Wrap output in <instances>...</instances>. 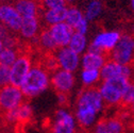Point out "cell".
Listing matches in <instances>:
<instances>
[{
  "label": "cell",
  "mask_w": 134,
  "mask_h": 133,
  "mask_svg": "<svg viewBox=\"0 0 134 133\" xmlns=\"http://www.w3.org/2000/svg\"><path fill=\"white\" fill-rule=\"evenodd\" d=\"M37 41H38V45H40L41 49H43L45 52H53L54 50L59 49V47H58L54 38L52 37L49 29H42L41 30Z\"/></svg>",
  "instance_id": "d6986e66"
},
{
  "label": "cell",
  "mask_w": 134,
  "mask_h": 133,
  "mask_svg": "<svg viewBox=\"0 0 134 133\" xmlns=\"http://www.w3.org/2000/svg\"><path fill=\"white\" fill-rule=\"evenodd\" d=\"M3 47H4V45H3V41L0 38V51H1L2 49H3Z\"/></svg>",
  "instance_id": "1f68e13d"
},
{
  "label": "cell",
  "mask_w": 134,
  "mask_h": 133,
  "mask_svg": "<svg viewBox=\"0 0 134 133\" xmlns=\"http://www.w3.org/2000/svg\"><path fill=\"white\" fill-rule=\"evenodd\" d=\"M58 94V98H59V103L61 107H65L67 106V102H68V94L66 93H57Z\"/></svg>",
  "instance_id": "f546056e"
},
{
  "label": "cell",
  "mask_w": 134,
  "mask_h": 133,
  "mask_svg": "<svg viewBox=\"0 0 134 133\" xmlns=\"http://www.w3.org/2000/svg\"><path fill=\"white\" fill-rule=\"evenodd\" d=\"M130 113H131V116H132V120H131V124H130V127H134V103L132 104L131 109H130Z\"/></svg>",
  "instance_id": "4dcf8cb0"
},
{
  "label": "cell",
  "mask_w": 134,
  "mask_h": 133,
  "mask_svg": "<svg viewBox=\"0 0 134 133\" xmlns=\"http://www.w3.org/2000/svg\"><path fill=\"white\" fill-rule=\"evenodd\" d=\"M132 74L133 71L130 65H124L113 60L107 61V63L103 65V67L100 69V76H101L102 81L115 77H127L131 79Z\"/></svg>",
  "instance_id": "30bf717a"
},
{
  "label": "cell",
  "mask_w": 134,
  "mask_h": 133,
  "mask_svg": "<svg viewBox=\"0 0 134 133\" xmlns=\"http://www.w3.org/2000/svg\"><path fill=\"white\" fill-rule=\"evenodd\" d=\"M126 121L117 114L114 117L99 119L92 133H126Z\"/></svg>",
  "instance_id": "9c48e42d"
},
{
  "label": "cell",
  "mask_w": 134,
  "mask_h": 133,
  "mask_svg": "<svg viewBox=\"0 0 134 133\" xmlns=\"http://www.w3.org/2000/svg\"><path fill=\"white\" fill-rule=\"evenodd\" d=\"M86 31H87V19L84 18L78 25V27L75 29V32H79V33H82V34H85Z\"/></svg>",
  "instance_id": "f1b7e54d"
},
{
  "label": "cell",
  "mask_w": 134,
  "mask_h": 133,
  "mask_svg": "<svg viewBox=\"0 0 134 133\" xmlns=\"http://www.w3.org/2000/svg\"><path fill=\"white\" fill-rule=\"evenodd\" d=\"M51 133H76V120L67 111L61 109L55 114Z\"/></svg>",
  "instance_id": "8fae6325"
},
{
  "label": "cell",
  "mask_w": 134,
  "mask_h": 133,
  "mask_svg": "<svg viewBox=\"0 0 134 133\" xmlns=\"http://www.w3.org/2000/svg\"><path fill=\"white\" fill-rule=\"evenodd\" d=\"M134 103V81H131L128 85L127 90L122 94L121 101L119 103V108L121 110H129L131 109L132 104Z\"/></svg>",
  "instance_id": "44dd1931"
},
{
  "label": "cell",
  "mask_w": 134,
  "mask_h": 133,
  "mask_svg": "<svg viewBox=\"0 0 134 133\" xmlns=\"http://www.w3.org/2000/svg\"><path fill=\"white\" fill-rule=\"evenodd\" d=\"M48 85L49 73L38 63L30 69L20 88L27 98H31L44 92Z\"/></svg>",
  "instance_id": "3957f363"
},
{
  "label": "cell",
  "mask_w": 134,
  "mask_h": 133,
  "mask_svg": "<svg viewBox=\"0 0 134 133\" xmlns=\"http://www.w3.org/2000/svg\"><path fill=\"white\" fill-rule=\"evenodd\" d=\"M101 79L100 70L98 69H83L82 73V81L84 86H94L96 82Z\"/></svg>",
  "instance_id": "603a6c76"
},
{
  "label": "cell",
  "mask_w": 134,
  "mask_h": 133,
  "mask_svg": "<svg viewBox=\"0 0 134 133\" xmlns=\"http://www.w3.org/2000/svg\"><path fill=\"white\" fill-rule=\"evenodd\" d=\"M130 82L131 79L127 77H115L102 81V83L99 86V91L101 93L104 106H119L122 94L127 90Z\"/></svg>",
  "instance_id": "7a4b0ae2"
},
{
  "label": "cell",
  "mask_w": 134,
  "mask_h": 133,
  "mask_svg": "<svg viewBox=\"0 0 134 133\" xmlns=\"http://www.w3.org/2000/svg\"><path fill=\"white\" fill-rule=\"evenodd\" d=\"M85 46H86L85 35L82 34V33H79V32H75L71 40H70L68 47L71 49V50H74L76 53L79 54L85 49Z\"/></svg>",
  "instance_id": "7402d4cb"
},
{
  "label": "cell",
  "mask_w": 134,
  "mask_h": 133,
  "mask_svg": "<svg viewBox=\"0 0 134 133\" xmlns=\"http://www.w3.org/2000/svg\"><path fill=\"white\" fill-rule=\"evenodd\" d=\"M67 12H68V8H66V7L48 9V10H46V12L44 14V18H45L46 23L50 26L57 25L60 23H64L66 20Z\"/></svg>",
  "instance_id": "e0dca14e"
},
{
  "label": "cell",
  "mask_w": 134,
  "mask_h": 133,
  "mask_svg": "<svg viewBox=\"0 0 134 133\" xmlns=\"http://www.w3.org/2000/svg\"><path fill=\"white\" fill-rule=\"evenodd\" d=\"M120 37L121 34L117 31L102 32L95 37V40L88 48V51L110 56L111 51L115 48L117 43L119 42Z\"/></svg>",
  "instance_id": "52a82bcc"
},
{
  "label": "cell",
  "mask_w": 134,
  "mask_h": 133,
  "mask_svg": "<svg viewBox=\"0 0 134 133\" xmlns=\"http://www.w3.org/2000/svg\"><path fill=\"white\" fill-rule=\"evenodd\" d=\"M51 83L57 91V93H66L68 94L75 84V78L71 71L59 69L52 76Z\"/></svg>",
  "instance_id": "4fadbf2b"
},
{
  "label": "cell",
  "mask_w": 134,
  "mask_h": 133,
  "mask_svg": "<svg viewBox=\"0 0 134 133\" xmlns=\"http://www.w3.org/2000/svg\"><path fill=\"white\" fill-rule=\"evenodd\" d=\"M40 7L48 9H55L61 7H66V0H38Z\"/></svg>",
  "instance_id": "83f0119b"
},
{
  "label": "cell",
  "mask_w": 134,
  "mask_h": 133,
  "mask_svg": "<svg viewBox=\"0 0 134 133\" xmlns=\"http://www.w3.org/2000/svg\"><path fill=\"white\" fill-rule=\"evenodd\" d=\"M0 1H4V0H0Z\"/></svg>",
  "instance_id": "d590c367"
},
{
  "label": "cell",
  "mask_w": 134,
  "mask_h": 133,
  "mask_svg": "<svg viewBox=\"0 0 134 133\" xmlns=\"http://www.w3.org/2000/svg\"><path fill=\"white\" fill-rule=\"evenodd\" d=\"M131 5H132V9L134 11V0H131Z\"/></svg>",
  "instance_id": "d6a6232c"
},
{
  "label": "cell",
  "mask_w": 134,
  "mask_h": 133,
  "mask_svg": "<svg viewBox=\"0 0 134 133\" xmlns=\"http://www.w3.org/2000/svg\"><path fill=\"white\" fill-rule=\"evenodd\" d=\"M85 133H86V132H85Z\"/></svg>",
  "instance_id": "8d00e7d4"
},
{
  "label": "cell",
  "mask_w": 134,
  "mask_h": 133,
  "mask_svg": "<svg viewBox=\"0 0 134 133\" xmlns=\"http://www.w3.org/2000/svg\"><path fill=\"white\" fill-rule=\"evenodd\" d=\"M30 51L21 50L15 63L11 67V84L16 87H21L23 83L31 69Z\"/></svg>",
  "instance_id": "8992f818"
},
{
  "label": "cell",
  "mask_w": 134,
  "mask_h": 133,
  "mask_svg": "<svg viewBox=\"0 0 134 133\" xmlns=\"http://www.w3.org/2000/svg\"><path fill=\"white\" fill-rule=\"evenodd\" d=\"M49 30L59 48L68 46L75 33V29L65 21L57 25H52L49 28Z\"/></svg>",
  "instance_id": "7c38bea8"
},
{
  "label": "cell",
  "mask_w": 134,
  "mask_h": 133,
  "mask_svg": "<svg viewBox=\"0 0 134 133\" xmlns=\"http://www.w3.org/2000/svg\"><path fill=\"white\" fill-rule=\"evenodd\" d=\"M38 28L40 23L37 17H24L19 32L25 38H33L36 36Z\"/></svg>",
  "instance_id": "ac0fdd59"
},
{
  "label": "cell",
  "mask_w": 134,
  "mask_h": 133,
  "mask_svg": "<svg viewBox=\"0 0 134 133\" xmlns=\"http://www.w3.org/2000/svg\"><path fill=\"white\" fill-rule=\"evenodd\" d=\"M25 94L20 87H16L12 84L0 88V112H7L18 108L25 102Z\"/></svg>",
  "instance_id": "5b68a950"
},
{
  "label": "cell",
  "mask_w": 134,
  "mask_h": 133,
  "mask_svg": "<svg viewBox=\"0 0 134 133\" xmlns=\"http://www.w3.org/2000/svg\"><path fill=\"white\" fill-rule=\"evenodd\" d=\"M19 53L16 51V49L10 47H3V49L0 51V64L12 67V65L17 60Z\"/></svg>",
  "instance_id": "ffe728a7"
},
{
  "label": "cell",
  "mask_w": 134,
  "mask_h": 133,
  "mask_svg": "<svg viewBox=\"0 0 134 133\" xmlns=\"http://www.w3.org/2000/svg\"><path fill=\"white\" fill-rule=\"evenodd\" d=\"M58 61L60 64V67L62 69L68 70V71H74L79 65V54L76 53L74 50L69 47H61L59 48L58 51Z\"/></svg>",
  "instance_id": "5bb4252c"
},
{
  "label": "cell",
  "mask_w": 134,
  "mask_h": 133,
  "mask_svg": "<svg viewBox=\"0 0 134 133\" xmlns=\"http://www.w3.org/2000/svg\"><path fill=\"white\" fill-rule=\"evenodd\" d=\"M66 1H71V0H66Z\"/></svg>",
  "instance_id": "836d02e7"
},
{
  "label": "cell",
  "mask_w": 134,
  "mask_h": 133,
  "mask_svg": "<svg viewBox=\"0 0 134 133\" xmlns=\"http://www.w3.org/2000/svg\"><path fill=\"white\" fill-rule=\"evenodd\" d=\"M131 129H133V130H134V127H132V128H131Z\"/></svg>",
  "instance_id": "e575fe53"
},
{
  "label": "cell",
  "mask_w": 134,
  "mask_h": 133,
  "mask_svg": "<svg viewBox=\"0 0 134 133\" xmlns=\"http://www.w3.org/2000/svg\"><path fill=\"white\" fill-rule=\"evenodd\" d=\"M14 7L23 17H37L40 7L38 0H16Z\"/></svg>",
  "instance_id": "9a60e30c"
},
{
  "label": "cell",
  "mask_w": 134,
  "mask_h": 133,
  "mask_svg": "<svg viewBox=\"0 0 134 133\" xmlns=\"http://www.w3.org/2000/svg\"><path fill=\"white\" fill-rule=\"evenodd\" d=\"M101 11V3L98 0H93V1L90 3L87 10H86V15L85 18L88 19H94L95 17H97L98 14Z\"/></svg>",
  "instance_id": "4316f807"
},
{
  "label": "cell",
  "mask_w": 134,
  "mask_h": 133,
  "mask_svg": "<svg viewBox=\"0 0 134 133\" xmlns=\"http://www.w3.org/2000/svg\"><path fill=\"white\" fill-rule=\"evenodd\" d=\"M109 58L117 63L130 65L134 60V37L129 34L121 35Z\"/></svg>",
  "instance_id": "277c9868"
},
{
  "label": "cell",
  "mask_w": 134,
  "mask_h": 133,
  "mask_svg": "<svg viewBox=\"0 0 134 133\" xmlns=\"http://www.w3.org/2000/svg\"><path fill=\"white\" fill-rule=\"evenodd\" d=\"M23 16L14 5L9 3L0 4V21L3 26L12 31H20L23 24Z\"/></svg>",
  "instance_id": "ba28073f"
},
{
  "label": "cell",
  "mask_w": 134,
  "mask_h": 133,
  "mask_svg": "<svg viewBox=\"0 0 134 133\" xmlns=\"http://www.w3.org/2000/svg\"><path fill=\"white\" fill-rule=\"evenodd\" d=\"M85 17L83 16V14L76 8H69L68 12H67V16H66V20L65 23H67L69 26H71L74 29H76L78 27V25L84 19Z\"/></svg>",
  "instance_id": "d4e9b609"
},
{
  "label": "cell",
  "mask_w": 134,
  "mask_h": 133,
  "mask_svg": "<svg viewBox=\"0 0 134 133\" xmlns=\"http://www.w3.org/2000/svg\"><path fill=\"white\" fill-rule=\"evenodd\" d=\"M104 102L99 87L84 86L79 93L76 103V119L79 127L86 132L96 121L97 115L101 112Z\"/></svg>",
  "instance_id": "6da1fadb"
},
{
  "label": "cell",
  "mask_w": 134,
  "mask_h": 133,
  "mask_svg": "<svg viewBox=\"0 0 134 133\" xmlns=\"http://www.w3.org/2000/svg\"><path fill=\"white\" fill-rule=\"evenodd\" d=\"M11 84V67L0 64V88Z\"/></svg>",
  "instance_id": "484cf974"
},
{
  "label": "cell",
  "mask_w": 134,
  "mask_h": 133,
  "mask_svg": "<svg viewBox=\"0 0 134 133\" xmlns=\"http://www.w3.org/2000/svg\"><path fill=\"white\" fill-rule=\"evenodd\" d=\"M32 118V109L31 107L25 101L17 108V124L18 125H26Z\"/></svg>",
  "instance_id": "cb8c5ba5"
},
{
  "label": "cell",
  "mask_w": 134,
  "mask_h": 133,
  "mask_svg": "<svg viewBox=\"0 0 134 133\" xmlns=\"http://www.w3.org/2000/svg\"><path fill=\"white\" fill-rule=\"evenodd\" d=\"M108 61V56L102 53L86 52L82 59V66L84 69H98L100 70Z\"/></svg>",
  "instance_id": "2e32d148"
}]
</instances>
